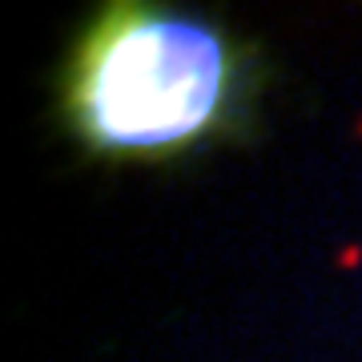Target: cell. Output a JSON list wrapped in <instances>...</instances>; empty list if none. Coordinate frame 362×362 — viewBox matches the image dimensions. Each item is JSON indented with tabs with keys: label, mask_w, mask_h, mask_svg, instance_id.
Returning <instances> with one entry per match:
<instances>
[{
	"label": "cell",
	"mask_w": 362,
	"mask_h": 362,
	"mask_svg": "<svg viewBox=\"0 0 362 362\" xmlns=\"http://www.w3.org/2000/svg\"><path fill=\"white\" fill-rule=\"evenodd\" d=\"M250 89V52L214 16L109 4L73 49L65 117L89 153L157 161L233 133Z\"/></svg>",
	"instance_id": "1"
}]
</instances>
